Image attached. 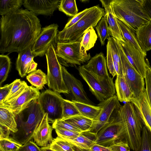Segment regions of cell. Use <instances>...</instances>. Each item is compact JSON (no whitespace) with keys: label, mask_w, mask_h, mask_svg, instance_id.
<instances>
[{"label":"cell","mask_w":151,"mask_h":151,"mask_svg":"<svg viewBox=\"0 0 151 151\" xmlns=\"http://www.w3.org/2000/svg\"><path fill=\"white\" fill-rule=\"evenodd\" d=\"M37 15L19 9L0 19V52L19 53L31 47L41 29Z\"/></svg>","instance_id":"1"},{"label":"cell","mask_w":151,"mask_h":151,"mask_svg":"<svg viewBox=\"0 0 151 151\" xmlns=\"http://www.w3.org/2000/svg\"><path fill=\"white\" fill-rule=\"evenodd\" d=\"M110 3L116 17L135 32L150 21L142 10L141 0H112Z\"/></svg>","instance_id":"2"},{"label":"cell","mask_w":151,"mask_h":151,"mask_svg":"<svg viewBox=\"0 0 151 151\" xmlns=\"http://www.w3.org/2000/svg\"><path fill=\"white\" fill-rule=\"evenodd\" d=\"M45 114L37 99H35L15 116L17 132H21L22 134L19 143L22 145L24 144L33 138L35 132Z\"/></svg>","instance_id":"3"},{"label":"cell","mask_w":151,"mask_h":151,"mask_svg":"<svg viewBox=\"0 0 151 151\" xmlns=\"http://www.w3.org/2000/svg\"><path fill=\"white\" fill-rule=\"evenodd\" d=\"M105 14L104 9L99 5L92 6V9L74 25L58 32V42H81L86 30L92 27H96Z\"/></svg>","instance_id":"4"},{"label":"cell","mask_w":151,"mask_h":151,"mask_svg":"<svg viewBox=\"0 0 151 151\" xmlns=\"http://www.w3.org/2000/svg\"><path fill=\"white\" fill-rule=\"evenodd\" d=\"M121 117L125 129L127 143L135 151L141 144L144 124L139 113L132 102H127L120 108Z\"/></svg>","instance_id":"5"},{"label":"cell","mask_w":151,"mask_h":151,"mask_svg":"<svg viewBox=\"0 0 151 151\" xmlns=\"http://www.w3.org/2000/svg\"><path fill=\"white\" fill-rule=\"evenodd\" d=\"M78 70L80 75L88 86L89 90L99 101H103L115 95L113 78L109 76L104 77L97 76L83 65L79 66Z\"/></svg>","instance_id":"6"},{"label":"cell","mask_w":151,"mask_h":151,"mask_svg":"<svg viewBox=\"0 0 151 151\" xmlns=\"http://www.w3.org/2000/svg\"><path fill=\"white\" fill-rule=\"evenodd\" d=\"M120 142L127 143L120 109L110 119L109 123L98 132L95 144L110 147Z\"/></svg>","instance_id":"7"},{"label":"cell","mask_w":151,"mask_h":151,"mask_svg":"<svg viewBox=\"0 0 151 151\" xmlns=\"http://www.w3.org/2000/svg\"><path fill=\"white\" fill-rule=\"evenodd\" d=\"M45 55L47 65V85L49 88L59 93L69 94L63 79L62 65L52 45L50 46Z\"/></svg>","instance_id":"8"},{"label":"cell","mask_w":151,"mask_h":151,"mask_svg":"<svg viewBox=\"0 0 151 151\" xmlns=\"http://www.w3.org/2000/svg\"><path fill=\"white\" fill-rule=\"evenodd\" d=\"M63 99L59 93L51 90L40 93L37 100L45 113H47L49 122L53 123L62 119Z\"/></svg>","instance_id":"9"},{"label":"cell","mask_w":151,"mask_h":151,"mask_svg":"<svg viewBox=\"0 0 151 151\" xmlns=\"http://www.w3.org/2000/svg\"><path fill=\"white\" fill-rule=\"evenodd\" d=\"M58 25L52 24L43 27L31 47L32 53L35 57L45 55L51 45L56 49L58 39Z\"/></svg>","instance_id":"10"},{"label":"cell","mask_w":151,"mask_h":151,"mask_svg":"<svg viewBox=\"0 0 151 151\" xmlns=\"http://www.w3.org/2000/svg\"><path fill=\"white\" fill-rule=\"evenodd\" d=\"M55 52L59 60L65 63L81 65L90 59V53L86 55L80 52V41L58 42Z\"/></svg>","instance_id":"11"},{"label":"cell","mask_w":151,"mask_h":151,"mask_svg":"<svg viewBox=\"0 0 151 151\" xmlns=\"http://www.w3.org/2000/svg\"><path fill=\"white\" fill-rule=\"evenodd\" d=\"M98 106L101 108L100 111L93 119V124L89 130L96 134L109 123L110 119L117 113L122 106L115 95L100 102Z\"/></svg>","instance_id":"12"},{"label":"cell","mask_w":151,"mask_h":151,"mask_svg":"<svg viewBox=\"0 0 151 151\" xmlns=\"http://www.w3.org/2000/svg\"><path fill=\"white\" fill-rule=\"evenodd\" d=\"M123 71V76L130 86L133 97L139 96L145 89L144 78L131 65L117 41Z\"/></svg>","instance_id":"13"},{"label":"cell","mask_w":151,"mask_h":151,"mask_svg":"<svg viewBox=\"0 0 151 151\" xmlns=\"http://www.w3.org/2000/svg\"><path fill=\"white\" fill-rule=\"evenodd\" d=\"M118 41L129 63L144 78L149 64L145 59L146 52L140 50L128 42Z\"/></svg>","instance_id":"14"},{"label":"cell","mask_w":151,"mask_h":151,"mask_svg":"<svg viewBox=\"0 0 151 151\" xmlns=\"http://www.w3.org/2000/svg\"><path fill=\"white\" fill-rule=\"evenodd\" d=\"M63 79L69 93L72 95L74 100L78 102L91 105L93 103L88 99L81 82L76 78L62 66Z\"/></svg>","instance_id":"15"},{"label":"cell","mask_w":151,"mask_h":151,"mask_svg":"<svg viewBox=\"0 0 151 151\" xmlns=\"http://www.w3.org/2000/svg\"><path fill=\"white\" fill-rule=\"evenodd\" d=\"M40 94L39 90L32 86H29L14 102L0 107L8 109L15 116L25 109L33 100L37 99Z\"/></svg>","instance_id":"16"},{"label":"cell","mask_w":151,"mask_h":151,"mask_svg":"<svg viewBox=\"0 0 151 151\" xmlns=\"http://www.w3.org/2000/svg\"><path fill=\"white\" fill-rule=\"evenodd\" d=\"M58 0H24L23 5L27 10L36 15H52L58 8Z\"/></svg>","instance_id":"17"},{"label":"cell","mask_w":151,"mask_h":151,"mask_svg":"<svg viewBox=\"0 0 151 151\" xmlns=\"http://www.w3.org/2000/svg\"><path fill=\"white\" fill-rule=\"evenodd\" d=\"M53 129L52 126L49 124L47 114L45 113L33 136L35 143L42 147L50 146L54 140L52 136Z\"/></svg>","instance_id":"18"},{"label":"cell","mask_w":151,"mask_h":151,"mask_svg":"<svg viewBox=\"0 0 151 151\" xmlns=\"http://www.w3.org/2000/svg\"><path fill=\"white\" fill-rule=\"evenodd\" d=\"M131 102L134 105L144 124L151 132V107L149 104L145 88L139 96L133 97Z\"/></svg>","instance_id":"19"},{"label":"cell","mask_w":151,"mask_h":151,"mask_svg":"<svg viewBox=\"0 0 151 151\" xmlns=\"http://www.w3.org/2000/svg\"><path fill=\"white\" fill-rule=\"evenodd\" d=\"M97 134L89 130L82 132L75 139L67 141L74 151H91V148L95 143Z\"/></svg>","instance_id":"20"},{"label":"cell","mask_w":151,"mask_h":151,"mask_svg":"<svg viewBox=\"0 0 151 151\" xmlns=\"http://www.w3.org/2000/svg\"><path fill=\"white\" fill-rule=\"evenodd\" d=\"M100 1L104 8L106 15L110 35L118 41H124L117 23V18L114 14L110 4V0H100Z\"/></svg>","instance_id":"21"},{"label":"cell","mask_w":151,"mask_h":151,"mask_svg":"<svg viewBox=\"0 0 151 151\" xmlns=\"http://www.w3.org/2000/svg\"><path fill=\"white\" fill-rule=\"evenodd\" d=\"M83 66L97 76L104 77L109 76L106 60L102 52L96 54L90 59L87 64Z\"/></svg>","instance_id":"22"},{"label":"cell","mask_w":151,"mask_h":151,"mask_svg":"<svg viewBox=\"0 0 151 151\" xmlns=\"http://www.w3.org/2000/svg\"><path fill=\"white\" fill-rule=\"evenodd\" d=\"M114 84L119 101L121 102H131L133 94L123 75L116 76Z\"/></svg>","instance_id":"23"},{"label":"cell","mask_w":151,"mask_h":151,"mask_svg":"<svg viewBox=\"0 0 151 151\" xmlns=\"http://www.w3.org/2000/svg\"><path fill=\"white\" fill-rule=\"evenodd\" d=\"M139 45L142 50L147 52L151 50V21L142 24L136 31Z\"/></svg>","instance_id":"24"},{"label":"cell","mask_w":151,"mask_h":151,"mask_svg":"<svg viewBox=\"0 0 151 151\" xmlns=\"http://www.w3.org/2000/svg\"><path fill=\"white\" fill-rule=\"evenodd\" d=\"M14 82L10 92L0 105L9 104L14 102L29 86L24 81L20 79H16Z\"/></svg>","instance_id":"25"},{"label":"cell","mask_w":151,"mask_h":151,"mask_svg":"<svg viewBox=\"0 0 151 151\" xmlns=\"http://www.w3.org/2000/svg\"><path fill=\"white\" fill-rule=\"evenodd\" d=\"M98 38L94 27H92L85 32L80 42V52L82 54L87 55V51L93 47Z\"/></svg>","instance_id":"26"},{"label":"cell","mask_w":151,"mask_h":151,"mask_svg":"<svg viewBox=\"0 0 151 151\" xmlns=\"http://www.w3.org/2000/svg\"><path fill=\"white\" fill-rule=\"evenodd\" d=\"M15 117L8 109L0 107V125L8 128L14 133L18 131Z\"/></svg>","instance_id":"27"},{"label":"cell","mask_w":151,"mask_h":151,"mask_svg":"<svg viewBox=\"0 0 151 151\" xmlns=\"http://www.w3.org/2000/svg\"><path fill=\"white\" fill-rule=\"evenodd\" d=\"M63 120L76 127L81 132L89 131L93 122V119L81 115L75 116Z\"/></svg>","instance_id":"28"},{"label":"cell","mask_w":151,"mask_h":151,"mask_svg":"<svg viewBox=\"0 0 151 151\" xmlns=\"http://www.w3.org/2000/svg\"><path fill=\"white\" fill-rule=\"evenodd\" d=\"M72 101L78 111L80 115L93 119L99 114L101 110L99 106H96L78 102L72 99Z\"/></svg>","instance_id":"29"},{"label":"cell","mask_w":151,"mask_h":151,"mask_svg":"<svg viewBox=\"0 0 151 151\" xmlns=\"http://www.w3.org/2000/svg\"><path fill=\"white\" fill-rule=\"evenodd\" d=\"M117 22L124 40L143 51L139 45L136 32L117 19Z\"/></svg>","instance_id":"30"},{"label":"cell","mask_w":151,"mask_h":151,"mask_svg":"<svg viewBox=\"0 0 151 151\" xmlns=\"http://www.w3.org/2000/svg\"><path fill=\"white\" fill-rule=\"evenodd\" d=\"M27 80L39 90L42 89L47 84V76L41 70L38 69L26 76Z\"/></svg>","instance_id":"31"},{"label":"cell","mask_w":151,"mask_h":151,"mask_svg":"<svg viewBox=\"0 0 151 151\" xmlns=\"http://www.w3.org/2000/svg\"><path fill=\"white\" fill-rule=\"evenodd\" d=\"M22 0H1L0 1V14L2 16L20 9L23 4Z\"/></svg>","instance_id":"32"},{"label":"cell","mask_w":151,"mask_h":151,"mask_svg":"<svg viewBox=\"0 0 151 151\" xmlns=\"http://www.w3.org/2000/svg\"><path fill=\"white\" fill-rule=\"evenodd\" d=\"M96 29L101 45L103 46L105 44L106 40H108L110 37L106 14L97 24Z\"/></svg>","instance_id":"33"},{"label":"cell","mask_w":151,"mask_h":151,"mask_svg":"<svg viewBox=\"0 0 151 151\" xmlns=\"http://www.w3.org/2000/svg\"><path fill=\"white\" fill-rule=\"evenodd\" d=\"M58 9L67 16L74 17L78 14V9L75 0H61L59 2Z\"/></svg>","instance_id":"34"},{"label":"cell","mask_w":151,"mask_h":151,"mask_svg":"<svg viewBox=\"0 0 151 151\" xmlns=\"http://www.w3.org/2000/svg\"><path fill=\"white\" fill-rule=\"evenodd\" d=\"M10 59L7 55H0V86L6 79L11 67Z\"/></svg>","instance_id":"35"},{"label":"cell","mask_w":151,"mask_h":151,"mask_svg":"<svg viewBox=\"0 0 151 151\" xmlns=\"http://www.w3.org/2000/svg\"><path fill=\"white\" fill-rule=\"evenodd\" d=\"M80 115L78 111L72 101L64 99L63 101V113L62 119L68 118Z\"/></svg>","instance_id":"36"},{"label":"cell","mask_w":151,"mask_h":151,"mask_svg":"<svg viewBox=\"0 0 151 151\" xmlns=\"http://www.w3.org/2000/svg\"><path fill=\"white\" fill-rule=\"evenodd\" d=\"M139 147L135 151H151V132L144 125L142 131Z\"/></svg>","instance_id":"37"},{"label":"cell","mask_w":151,"mask_h":151,"mask_svg":"<svg viewBox=\"0 0 151 151\" xmlns=\"http://www.w3.org/2000/svg\"><path fill=\"white\" fill-rule=\"evenodd\" d=\"M48 147L55 151H74L68 142L58 136L54 139L52 143Z\"/></svg>","instance_id":"38"},{"label":"cell","mask_w":151,"mask_h":151,"mask_svg":"<svg viewBox=\"0 0 151 151\" xmlns=\"http://www.w3.org/2000/svg\"><path fill=\"white\" fill-rule=\"evenodd\" d=\"M22 145L12 138L0 140V151H18Z\"/></svg>","instance_id":"39"},{"label":"cell","mask_w":151,"mask_h":151,"mask_svg":"<svg viewBox=\"0 0 151 151\" xmlns=\"http://www.w3.org/2000/svg\"><path fill=\"white\" fill-rule=\"evenodd\" d=\"M107 44L109 46L113 59L122 68L117 40L112 37H110L108 40Z\"/></svg>","instance_id":"40"},{"label":"cell","mask_w":151,"mask_h":151,"mask_svg":"<svg viewBox=\"0 0 151 151\" xmlns=\"http://www.w3.org/2000/svg\"><path fill=\"white\" fill-rule=\"evenodd\" d=\"M54 129L58 136L66 141L75 139L80 134L78 132L60 128H56Z\"/></svg>","instance_id":"41"},{"label":"cell","mask_w":151,"mask_h":151,"mask_svg":"<svg viewBox=\"0 0 151 151\" xmlns=\"http://www.w3.org/2000/svg\"><path fill=\"white\" fill-rule=\"evenodd\" d=\"M32 53L31 47L19 53L17 59L16 68L19 74L20 73L22 65L27 58Z\"/></svg>","instance_id":"42"},{"label":"cell","mask_w":151,"mask_h":151,"mask_svg":"<svg viewBox=\"0 0 151 151\" xmlns=\"http://www.w3.org/2000/svg\"><path fill=\"white\" fill-rule=\"evenodd\" d=\"M54 129L58 128L78 132L80 133L81 131L79 129L74 127L64 120L59 119L55 120L52 125Z\"/></svg>","instance_id":"43"},{"label":"cell","mask_w":151,"mask_h":151,"mask_svg":"<svg viewBox=\"0 0 151 151\" xmlns=\"http://www.w3.org/2000/svg\"><path fill=\"white\" fill-rule=\"evenodd\" d=\"M144 79L146 84V92L151 107V67L149 64L147 67L146 75Z\"/></svg>","instance_id":"44"},{"label":"cell","mask_w":151,"mask_h":151,"mask_svg":"<svg viewBox=\"0 0 151 151\" xmlns=\"http://www.w3.org/2000/svg\"><path fill=\"white\" fill-rule=\"evenodd\" d=\"M92 8V7L86 8L73 17L67 23L64 29H67L74 25L87 14Z\"/></svg>","instance_id":"45"},{"label":"cell","mask_w":151,"mask_h":151,"mask_svg":"<svg viewBox=\"0 0 151 151\" xmlns=\"http://www.w3.org/2000/svg\"><path fill=\"white\" fill-rule=\"evenodd\" d=\"M106 58L109 73L114 77L115 76H117V74L110 48L108 44L106 45Z\"/></svg>","instance_id":"46"},{"label":"cell","mask_w":151,"mask_h":151,"mask_svg":"<svg viewBox=\"0 0 151 151\" xmlns=\"http://www.w3.org/2000/svg\"><path fill=\"white\" fill-rule=\"evenodd\" d=\"M34 55L32 53L24 61L20 73L19 74L20 77L23 78L27 74V71L32 62L34 60Z\"/></svg>","instance_id":"47"},{"label":"cell","mask_w":151,"mask_h":151,"mask_svg":"<svg viewBox=\"0 0 151 151\" xmlns=\"http://www.w3.org/2000/svg\"><path fill=\"white\" fill-rule=\"evenodd\" d=\"M112 151H130L127 143L124 142L116 143L110 146Z\"/></svg>","instance_id":"48"},{"label":"cell","mask_w":151,"mask_h":151,"mask_svg":"<svg viewBox=\"0 0 151 151\" xmlns=\"http://www.w3.org/2000/svg\"><path fill=\"white\" fill-rule=\"evenodd\" d=\"M141 2L144 13L151 21V0H141Z\"/></svg>","instance_id":"49"},{"label":"cell","mask_w":151,"mask_h":151,"mask_svg":"<svg viewBox=\"0 0 151 151\" xmlns=\"http://www.w3.org/2000/svg\"><path fill=\"white\" fill-rule=\"evenodd\" d=\"M19 150L22 151H42L41 148L30 140L22 145Z\"/></svg>","instance_id":"50"},{"label":"cell","mask_w":151,"mask_h":151,"mask_svg":"<svg viewBox=\"0 0 151 151\" xmlns=\"http://www.w3.org/2000/svg\"><path fill=\"white\" fill-rule=\"evenodd\" d=\"M14 83V81L9 84H6L0 88V104H2L10 92Z\"/></svg>","instance_id":"51"},{"label":"cell","mask_w":151,"mask_h":151,"mask_svg":"<svg viewBox=\"0 0 151 151\" xmlns=\"http://www.w3.org/2000/svg\"><path fill=\"white\" fill-rule=\"evenodd\" d=\"M11 132L8 128L0 125V140L9 138Z\"/></svg>","instance_id":"52"},{"label":"cell","mask_w":151,"mask_h":151,"mask_svg":"<svg viewBox=\"0 0 151 151\" xmlns=\"http://www.w3.org/2000/svg\"><path fill=\"white\" fill-rule=\"evenodd\" d=\"M91 151H112L110 147H105L94 144L91 147Z\"/></svg>","instance_id":"53"},{"label":"cell","mask_w":151,"mask_h":151,"mask_svg":"<svg viewBox=\"0 0 151 151\" xmlns=\"http://www.w3.org/2000/svg\"><path fill=\"white\" fill-rule=\"evenodd\" d=\"M37 64L33 60L30 64L27 71V74L36 70Z\"/></svg>","instance_id":"54"},{"label":"cell","mask_w":151,"mask_h":151,"mask_svg":"<svg viewBox=\"0 0 151 151\" xmlns=\"http://www.w3.org/2000/svg\"><path fill=\"white\" fill-rule=\"evenodd\" d=\"M42 151H55L50 149L48 147H41Z\"/></svg>","instance_id":"55"},{"label":"cell","mask_w":151,"mask_h":151,"mask_svg":"<svg viewBox=\"0 0 151 151\" xmlns=\"http://www.w3.org/2000/svg\"><path fill=\"white\" fill-rule=\"evenodd\" d=\"M80 1L83 3H85V2H84V1H86L85 2L86 3L87 1V2L88 1V0H82V1Z\"/></svg>","instance_id":"56"},{"label":"cell","mask_w":151,"mask_h":151,"mask_svg":"<svg viewBox=\"0 0 151 151\" xmlns=\"http://www.w3.org/2000/svg\"><path fill=\"white\" fill-rule=\"evenodd\" d=\"M18 151H22L20 150H19H19Z\"/></svg>","instance_id":"57"}]
</instances>
